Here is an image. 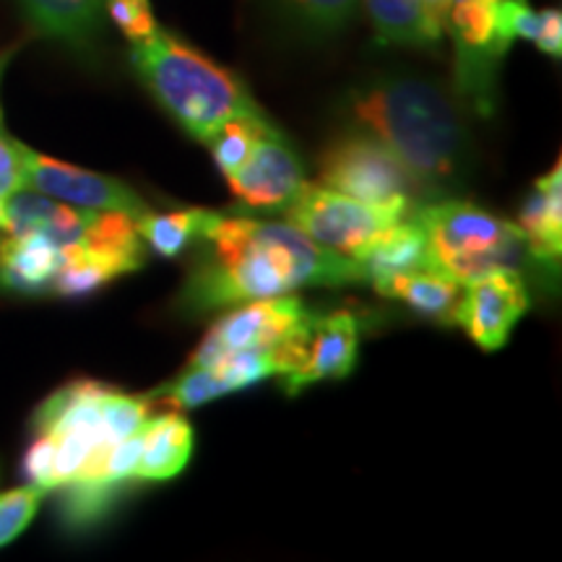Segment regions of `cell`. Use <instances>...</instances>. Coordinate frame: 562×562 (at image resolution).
<instances>
[{
  "label": "cell",
  "instance_id": "cell-4",
  "mask_svg": "<svg viewBox=\"0 0 562 562\" xmlns=\"http://www.w3.org/2000/svg\"><path fill=\"white\" fill-rule=\"evenodd\" d=\"M414 220L427 232L435 266L461 286L490 271L516 269L526 250L516 224L469 201L442 199L425 203Z\"/></svg>",
  "mask_w": 562,
  "mask_h": 562
},
{
  "label": "cell",
  "instance_id": "cell-15",
  "mask_svg": "<svg viewBox=\"0 0 562 562\" xmlns=\"http://www.w3.org/2000/svg\"><path fill=\"white\" fill-rule=\"evenodd\" d=\"M34 32L76 53H89L102 30L104 0H16Z\"/></svg>",
  "mask_w": 562,
  "mask_h": 562
},
{
  "label": "cell",
  "instance_id": "cell-20",
  "mask_svg": "<svg viewBox=\"0 0 562 562\" xmlns=\"http://www.w3.org/2000/svg\"><path fill=\"white\" fill-rule=\"evenodd\" d=\"M362 5L383 45H438L427 30L419 0H362Z\"/></svg>",
  "mask_w": 562,
  "mask_h": 562
},
{
  "label": "cell",
  "instance_id": "cell-25",
  "mask_svg": "<svg viewBox=\"0 0 562 562\" xmlns=\"http://www.w3.org/2000/svg\"><path fill=\"white\" fill-rule=\"evenodd\" d=\"M24 188V172H21V157H19V140L0 133V211H3V201L11 193Z\"/></svg>",
  "mask_w": 562,
  "mask_h": 562
},
{
  "label": "cell",
  "instance_id": "cell-5",
  "mask_svg": "<svg viewBox=\"0 0 562 562\" xmlns=\"http://www.w3.org/2000/svg\"><path fill=\"white\" fill-rule=\"evenodd\" d=\"M284 214L292 227L305 232L323 248L357 261L385 229L406 220L409 211L375 206V203L351 199V195L321 186V182L305 180L294 199L284 206Z\"/></svg>",
  "mask_w": 562,
  "mask_h": 562
},
{
  "label": "cell",
  "instance_id": "cell-6",
  "mask_svg": "<svg viewBox=\"0 0 562 562\" xmlns=\"http://www.w3.org/2000/svg\"><path fill=\"white\" fill-rule=\"evenodd\" d=\"M318 182L375 206H396L412 211L422 193L409 172L378 138L357 128L344 133L321 154Z\"/></svg>",
  "mask_w": 562,
  "mask_h": 562
},
{
  "label": "cell",
  "instance_id": "cell-24",
  "mask_svg": "<svg viewBox=\"0 0 562 562\" xmlns=\"http://www.w3.org/2000/svg\"><path fill=\"white\" fill-rule=\"evenodd\" d=\"M104 11L131 42L146 40L157 30L149 0H104Z\"/></svg>",
  "mask_w": 562,
  "mask_h": 562
},
{
  "label": "cell",
  "instance_id": "cell-14",
  "mask_svg": "<svg viewBox=\"0 0 562 562\" xmlns=\"http://www.w3.org/2000/svg\"><path fill=\"white\" fill-rule=\"evenodd\" d=\"M518 229H521L526 250L533 261L554 266L562 258V161L533 182V191L518 211Z\"/></svg>",
  "mask_w": 562,
  "mask_h": 562
},
{
  "label": "cell",
  "instance_id": "cell-27",
  "mask_svg": "<svg viewBox=\"0 0 562 562\" xmlns=\"http://www.w3.org/2000/svg\"><path fill=\"white\" fill-rule=\"evenodd\" d=\"M451 3L453 0H419L422 13H425V21H427V30H430L435 42H440L442 34H446Z\"/></svg>",
  "mask_w": 562,
  "mask_h": 562
},
{
  "label": "cell",
  "instance_id": "cell-16",
  "mask_svg": "<svg viewBox=\"0 0 562 562\" xmlns=\"http://www.w3.org/2000/svg\"><path fill=\"white\" fill-rule=\"evenodd\" d=\"M195 448L191 422L180 412H167L149 417L144 425V446L136 463V482H167L175 480L188 467Z\"/></svg>",
  "mask_w": 562,
  "mask_h": 562
},
{
  "label": "cell",
  "instance_id": "cell-7",
  "mask_svg": "<svg viewBox=\"0 0 562 562\" xmlns=\"http://www.w3.org/2000/svg\"><path fill=\"white\" fill-rule=\"evenodd\" d=\"M501 0H453L446 32L456 50V97L487 117L495 110L497 66L508 45L497 34Z\"/></svg>",
  "mask_w": 562,
  "mask_h": 562
},
{
  "label": "cell",
  "instance_id": "cell-3",
  "mask_svg": "<svg viewBox=\"0 0 562 562\" xmlns=\"http://www.w3.org/2000/svg\"><path fill=\"white\" fill-rule=\"evenodd\" d=\"M131 63L159 108L206 146L237 117L263 115L243 79L159 26L131 42Z\"/></svg>",
  "mask_w": 562,
  "mask_h": 562
},
{
  "label": "cell",
  "instance_id": "cell-17",
  "mask_svg": "<svg viewBox=\"0 0 562 562\" xmlns=\"http://www.w3.org/2000/svg\"><path fill=\"white\" fill-rule=\"evenodd\" d=\"M357 263H360L364 281H370L372 286L391 277H398V273H412L435 266L427 232L422 229V224L414 216L412 220L396 222L393 227L385 229L357 258Z\"/></svg>",
  "mask_w": 562,
  "mask_h": 562
},
{
  "label": "cell",
  "instance_id": "cell-28",
  "mask_svg": "<svg viewBox=\"0 0 562 562\" xmlns=\"http://www.w3.org/2000/svg\"><path fill=\"white\" fill-rule=\"evenodd\" d=\"M11 55H13V50H5V53H0V76H3V70H5V66H9ZM0 121H3V117H0Z\"/></svg>",
  "mask_w": 562,
  "mask_h": 562
},
{
  "label": "cell",
  "instance_id": "cell-8",
  "mask_svg": "<svg viewBox=\"0 0 562 562\" xmlns=\"http://www.w3.org/2000/svg\"><path fill=\"white\" fill-rule=\"evenodd\" d=\"M315 318V313L294 294H277V297L243 302L209 328L199 349L188 364L209 368L220 357L237 349H261L284 341L286 336L300 331Z\"/></svg>",
  "mask_w": 562,
  "mask_h": 562
},
{
  "label": "cell",
  "instance_id": "cell-22",
  "mask_svg": "<svg viewBox=\"0 0 562 562\" xmlns=\"http://www.w3.org/2000/svg\"><path fill=\"white\" fill-rule=\"evenodd\" d=\"M281 16L313 37L341 32L355 19L360 0H273Z\"/></svg>",
  "mask_w": 562,
  "mask_h": 562
},
{
  "label": "cell",
  "instance_id": "cell-2",
  "mask_svg": "<svg viewBox=\"0 0 562 562\" xmlns=\"http://www.w3.org/2000/svg\"><path fill=\"white\" fill-rule=\"evenodd\" d=\"M349 121L370 133L409 172L422 193L453 186L472 157L456 97L412 74L378 76L347 97Z\"/></svg>",
  "mask_w": 562,
  "mask_h": 562
},
{
  "label": "cell",
  "instance_id": "cell-18",
  "mask_svg": "<svg viewBox=\"0 0 562 562\" xmlns=\"http://www.w3.org/2000/svg\"><path fill=\"white\" fill-rule=\"evenodd\" d=\"M375 290L383 297L404 302L422 318L440 323V326H456V318H459L463 286L448 273H442L438 266L398 273V277L375 284Z\"/></svg>",
  "mask_w": 562,
  "mask_h": 562
},
{
  "label": "cell",
  "instance_id": "cell-12",
  "mask_svg": "<svg viewBox=\"0 0 562 562\" xmlns=\"http://www.w3.org/2000/svg\"><path fill=\"white\" fill-rule=\"evenodd\" d=\"M360 355V318L349 311L318 315L305 362L281 378L286 393H300L321 381H341L357 364Z\"/></svg>",
  "mask_w": 562,
  "mask_h": 562
},
{
  "label": "cell",
  "instance_id": "cell-19",
  "mask_svg": "<svg viewBox=\"0 0 562 562\" xmlns=\"http://www.w3.org/2000/svg\"><path fill=\"white\" fill-rule=\"evenodd\" d=\"M133 482H68L60 487L58 516L68 531H89L115 510Z\"/></svg>",
  "mask_w": 562,
  "mask_h": 562
},
{
  "label": "cell",
  "instance_id": "cell-13",
  "mask_svg": "<svg viewBox=\"0 0 562 562\" xmlns=\"http://www.w3.org/2000/svg\"><path fill=\"white\" fill-rule=\"evenodd\" d=\"M63 263V245L40 232L5 235L0 240V290L21 297L50 294Z\"/></svg>",
  "mask_w": 562,
  "mask_h": 562
},
{
  "label": "cell",
  "instance_id": "cell-9",
  "mask_svg": "<svg viewBox=\"0 0 562 562\" xmlns=\"http://www.w3.org/2000/svg\"><path fill=\"white\" fill-rule=\"evenodd\" d=\"M19 157L21 172H24V188H30V191L50 195V199L70 203V206L94 211H123V214L131 216H140L144 211H149L131 186H125L117 178H110V175L81 170V167L45 157V154L30 149L21 140Z\"/></svg>",
  "mask_w": 562,
  "mask_h": 562
},
{
  "label": "cell",
  "instance_id": "cell-21",
  "mask_svg": "<svg viewBox=\"0 0 562 562\" xmlns=\"http://www.w3.org/2000/svg\"><path fill=\"white\" fill-rule=\"evenodd\" d=\"M199 224H201V209H186V211H172V214H144L136 216V229L149 248L157 256L178 258L180 252L191 243L199 240Z\"/></svg>",
  "mask_w": 562,
  "mask_h": 562
},
{
  "label": "cell",
  "instance_id": "cell-1",
  "mask_svg": "<svg viewBox=\"0 0 562 562\" xmlns=\"http://www.w3.org/2000/svg\"><path fill=\"white\" fill-rule=\"evenodd\" d=\"M199 240L206 245V256L188 273L180 297L199 313L290 294L300 286L364 281L360 263L323 248L290 222L201 209Z\"/></svg>",
  "mask_w": 562,
  "mask_h": 562
},
{
  "label": "cell",
  "instance_id": "cell-23",
  "mask_svg": "<svg viewBox=\"0 0 562 562\" xmlns=\"http://www.w3.org/2000/svg\"><path fill=\"white\" fill-rule=\"evenodd\" d=\"M42 497H45V492L32 487V484L0 495V547L11 544L26 531V526L37 516Z\"/></svg>",
  "mask_w": 562,
  "mask_h": 562
},
{
  "label": "cell",
  "instance_id": "cell-10",
  "mask_svg": "<svg viewBox=\"0 0 562 562\" xmlns=\"http://www.w3.org/2000/svg\"><path fill=\"white\" fill-rule=\"evenodd\" d=\"M529 307L531 297L521 273L497 269L463 286L456 326H461L482 351H497Z\"/></svg>",
  "mask_w": 562,
  "mask_h": 562
},
{
  "label": "cell",
  "instance_id": "cell-26",
  "mask_svg": "<svg viewBox=\"0 0 562 562\" xmlns=\"http://www.w3.org/2000/svg\"><path fill=\"white\" fill-rule=\"evenodd\" d=\"M531 42L544 55H550V58H560L562 55V16L558 9L539 11L537 34H533Z\"/></svg>",
  "mask_w": 562,
  "mask_h": 562
},
{
  "label": "cell",
  "instance_id": "cell-11",
  "mask_svg": "<svg viewBox=\"0 0 562 562\" xmlns=\"http://www.w3.org/2000/svg\"><path fill=\"white\" fill-rule=\"evenodd\" d=\"M235 199L258 211H279L294 199L305 182V170L277 125L269 123L256 138L248 159L227 178Z\"/></svg>",
  "mask_w": 562,
  "mask_h": 562
}]
</instances>
